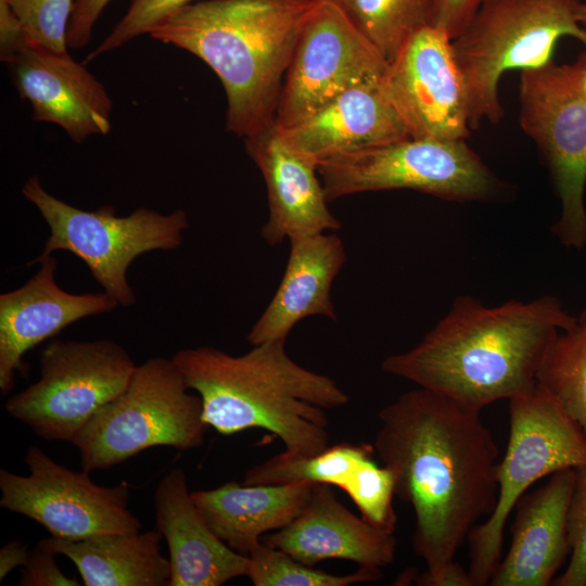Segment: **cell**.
I'll return each mask as SVG.
<instances>
[{
    "label": "cell",
    "instance_id": "cell-1",
    "mask_svg": "<svg viewBox=\"0 0 586 586\" xmlns=\"http://www.w3.org/2000/svg\"><path fill=\"white\" fill-rule=\"evenodd\" d=\"M373 448L415 513L413 550L426 568L455 560L498 496L499 450L480 411L429 390L405 392L379 411Z\"/></svg>",
    "mask_w": 586,
    "mask_h": 586
},
{
    "label": "cell",
    "instance_id": "cell-2",
    "mask_svg": "<svg viewBox=\"0 0 586 586\" xmlns=\"http://www.w3.org/2000/svg\"><path fill=\"white\" fill-rule=\"evenodd\" d=\"M575 322L552 295L495 307L459 296L415 347L387 356L381 367L481 412L531 388L552 342Z\"/></svg>",
    "mask_w": 586,
    "mask_h": 586
},
{
    "label": "cell",
    "instance_id": "cell-3",
    "mask_svg": "<svg viewBox=\"0 0 586 586\" xmlns=\"http://www.w3.org/2000/svg\"><path fill=\"white\" fill-rule=\"evenodd\" d=\"M285 341L238 356L212 346L184 348L171 359L201 397L208 426L222 435L264 429L281 440L285 454L311 457L329 446L324 410L345 406L349 397L330 377L295 362Z\"/></svg>",
    "mask_w": 586,
    "mask_h": 586
},
{
    "label": "cell",
    "instance_id": "cell-4",
    "mask_svg": "<svg viewBox=\"0 0 586 586\" xmlns=\"http://www.w3.org/2000/svg\"><path fill=\"white\" fill-rule=\"evenodd\" d=\"M318 0H203L156 25L150 36L186 50L218 76L228 131L252 137L275 123L301 30Z\"/></svg>",
    "mask_w": 586,
    "mask_h": 586
},
{
    "label": "cell",
    "instance_id": "cell-5",
    "mask_svg": "<svg viewBox=\"0 0 586 586\" xmlns=\"http://www.w3.org/2000/svg\"><path fill=\"white\" fill-rule=\"evenodd\" d=\"M582 0H485L453 49L468 95L470 127L504 116L498 97L501 76L553 62L560 38L570 36L586 49V28L577 13Z\"/></svg>",
    "mask_w": 586,
    "mask_h": 586
},
{
    "label": "cell",
    "instance_id": "cell-6",
    "mask_svg": "<svg viewBox=\"0 0 586 586\" xmlns=\"http://www.w3.org/2000/svg\"><path fill=\"white\" fill-rule=\"evenodd\" d=\"M174 360L153 357L79 433L74 446L81 469L106 470L155 446L180 451L201 446L208 424L201 397L189 392Z\"/></svg>",
    "mask_w": 586,
    "mask_h": 586
},
{
    "label": "cell",
    "instance_id": "cell-7",
    "mask_svg": "<svg viewBox=\"0 0 586 586\" xmlns=\"http://www.w3.org/2000/svg\"><path fill=\"white\" fill-rule=\"evenodd\" d=\"M586 466V434L537 382L509 399V437L497 464L493 512L468 536L469 573L488 585L500 559L504 531L517 502L535 482L560 470Z\"/></svg>",
    "mask_w": 586,
    "mask_h": 586
},
{
    "label": "cell",
    "instance_id": "cell-8",
    "mask_svg": "<svg viewBox=\"0 0 586 586\" xmlns=\"http://www.w3.org/2000/svg\"><path fill=\"white\" fill-rule=\"evenodd\" d=\"M22 194L36 206L50 229L38 257L55 251L71 252L122 307L136 303L127 279L130 264L143 253L178 249L189 227L183 209L161 214L139 207L127 216H117L112 205L79 209L46 191L36 176L24 183Z\"/></svg>",
    "mask_w": 586,
    "mask_h": 586
},
{
    "label": "cell",
    "instance_id": "cell-9",
    "mask_svg": "<svg viewBox=\"0 0 586 586\" xmlns=\"http://www.w3.org/2000/svg\"><path fill=\"white\" fill-rule=\"evenodd\" d=\"M318 173L328 201L398 189L456 202L483 201L499 184L466 140L407 137L322 160Z\"/></svg>",
    "mask_w": 586,
    "mask_h": 586
},
{
    "label": "cell",
    "instance_id": "cell-10",
    "mask_svg": "<svg viewBox=\"0 0 586 586\" xmlns=\"http://www.w3.org/2000/svg\"><path fill=\"white\" fill-rule=\"evenodd\" d=\"M40 378L4 404L5 411L47 441L74 443L90 420L128 385L137 367L111 340L49 343Z\"/></svg>",
    "mask_w": 586,
    "mask_h": 586
},
{
    "label": "cell",
    "instance_id": "cell-11",
    "mask_svg": "<svg viewBox=\"0 0 586 586\" xmlns=\"http://www.w3.org/2000/svg\"><path fill=\"white\" fill-rule=\"evenodd\" d=\"M520 123L536 143L560 200L551 232L566 247L586 246V97L573 63L521 72Z\"/></svg>",
    "mask_w": 586,
    "mask_h": 586
},
{
    "label": "cell",
    "instance_id": "cell-12",
    "mask_svg": "<svg viewBox=\"0 0 586 586\" xmlns=\"http://www.w3.org/2000/svg\"><path fill=\"white\" fill-rule=\"evenodd\" d=\"M27 475L0 470V506L42 525L53 537L81 539L107 533H135L140 520L129 509V485L94 483L89 471H74L31 446Z\"/></svg>",
    "mask_w": 586,
    "mask_h": 586
},
{
    "label": "cell",
    "instance_id": "cell-13",
    "mask_svg": "<svg viewBox=\"0 0 586 586\" xmlns=\"http://www.w3.org/2000/svg\"><path fill=\"white\" fill-rule=\"evenodd\" d=\"M388 62L330 0H318L298 36L286 69L275 126L293 127L337 95L380 79Z\"/></svg>",
    "mask_w": 586,
    "mask_h": 586
},
{
    "label": "cell",
    "instance_id": "cell-14",
    "mask_svg": "<svg viewBox=\"0 0 586 586\" xmlns=\"http://www.w3.org/2000/svg\"><path fill=\"white\" fill-rule=\"evenodd\" d=\"M382 87L410 138L469 137L464 81L453 40L441 29L429 24L416 29L388 63Z\"/></svg>",
    "mask_w": 586,
    "mask_h": 586
},
{
    "label": "cell",
    "instance_id": "cell-15",
    "mask_svg": "<svg viewBox=\"0 0 586 586\" xmlns=\"http://www.w3.org/2000/svg\"><path fill=\"white\" fill-rule=\"evenodd\" d=\"M40 268L22 286L0 295V390L7 395L17 373L25 374L24 355L69 324L105 314L118 304L105 292L74 294L55 280L58 260L36 257Z\"/></svg>",
    "mask_w": 586,
    "mask_h": 586
},
{
    "label": "cell",
    "instance_id": "cell-16",
    "mask_svg": "<svg viewBox=\"0 0 586 586\" xmlns=\"http://www.w3.org/2000/svg\"><path fill=\"white\" fill-rule=\"evenodd\" d=\"M8 65L35 120L60 126L77 143L110 133L113 103L105 87L68 52L33 46Z\"/></svg>",
    "mask_w": 586,
    "mask_h": 586
},
{
    "label": "cell",
    "instance_id": "cell-17",
    "mask_svg": "<svg viewBox=\"0 0 586 586\" xmlns=\"http://www.w3.org/2000/svg\"><path fill=\"white\" fill-rule=\"evenodd\" d=\"M244 142L267 187L269 217L260 233L269 245L341 228L328 208L317 162L292 149L275 123Z\"/></svg>",
    "mask_w": 586,
    "mask_h": 586
},
{
    "label": "cell",
    "instance_id": "cell-18",
    "mask_svg": "<svg viewBox=\"0 0 586 586\" xmlns=\"http://www.w3.org/2000/svg\"><path fill=\"white\" fill-rule=\"evenodd\" d=\"M576 469L549 475L547 482L515 505L511 543L488 585L549 586L571 553L569 509Z\"/></svg>",
    "mask_w": 586,
    "mask_h": 586
},
{
    "label": "cell",
    "instance_id": "cell-19",
    "mask_svg": "<svg viewBox=\"0 0 586 586\" xmlns=\"http://www.w3.org/2000/svg\"><path fill=\"white\" fill-rule=\"evenodd\" d=\"M262 542L314 566L323 560L342 559L358 566L382 569L393 563L397 543L385 532L348 510L331 485H313L301 513L286 526Z\"/></svg>",
    "mask_w": 586,
    "mask_h": 586
},
{
    "label": "cell",
    "instance_id": "cell-20",
    "mask_svg": "<svg viewBox=\"0 0 586 586\" xmlns=\"http://www.w3.org/2000/svg\"><path fill=\"white\" fill-rule=\"evenodd\" d=\"M373 445L340 443L311 457H295L284 451L250 468L244 484L309 482L337 486L374 526L395 533L397 514L393 507L394 477L385 466L372 458Z\"/></svg>",
    "mask_w": 586,
    "mask_h": 586
},
{
    "label": "cell",
    "instance_id": "cell-21",
    "mask_svg": "<svg viewBox=\"0 0 586 586\" xmlns=\"http://www.w3.org/2000/svg\"><path fill=\"white\" fill-rule=\"evenodd\" d=\"M154 504L156 528L169 552V586H221L246 576L249 556L215 534L195 505L181 468H173L162 477Z\"/></svg>",
    "mask_w": 586,
    "mask_h": 586
},
{
    "label": "cell",
    "instance_id": "cell-22",
    "mask_svg": "<svg viewBox=\"0 0 586 586\" xmlns=\"http://www.w3.org/2000/svg\"><path fill=\"white\" fill-rule=\"evenodd\" d=\"M289 242L279 286L246 335L252 346L286 340L294 326L309 316L337 320L331 286L347 258L343 240L331 231L294 237Z\"/></svg>",
    "mask_w": 586,
    "mask_h": 586
},
{
    "label": "cell",
    "instance_id": "cell-23",
    "mask_svg": "<svg viewBox=\"0 0 586 586\" xmlns=\"http://www.w3.org/2000/svg\"><path fill=\"white\" fill-rule=\"evenodd\" d=\"M277 130L292 149L317 164L409 137L383 90L382 78L356 85L302 123Z\"/></svg>",
    "mask_w": 586,
    "mask_h": 586
},
{
    "label": "cell",
    "instance_id": "cell-24",
    "mask_svg": "<svg viewBox=\"0 0 586 586\" xmlns=\"http://www.w3.org/2000/svg\"><path fill=\"white\" fill-rule=\"evenodd\" d=\"M309 482L239 484L234 481L213 489L192 492L203 517L233 550L249 555L262 535L290 524L307 504Z\"/></svg>",
    "mask_w": 586,
    "mask_h": 586
},
{
    "label": "cell",
    "instance_id": "cell-25",
    "mask_svg": "<svg viewBox=\"0 0 586 586\" xmlns=\"http://www.w3.org/2000/svg\"><path fill=\"white\" fill-rule=\"evenodd\" d=\"M157 528L81 539L43 538L37 545L68 558L85 586H169L170 563Z\"/></svg>",
    "mask_w": 586,
    "mask_h": 586
},
{
    "label": "cell",
    "instance_id": "cell-26",
    "mask_svg": "<svg viewBox=\"0 0 586 586\" xmlns=\"http://www.w3.org/2000/svg\"><path fill=\"white\" fill-rule=\"evenodd\" d=\"M544 387L586 434V308L575 324L561 331L536 375Z\"/></svg>",
    "mask_w": 586,
    "mask_h": 586
},
{
    "label": "cell",
    "instance_id": "cell-27",
    "mask_svg": "<svg viewBox=\"0 0 586 586\" xmlns=\"http://www.w3.org/2000/svg\"><path fill=\"white\" fill-rule=\"evenodd\" d=\"M390 63L406 39L429 24V0H330Z\"/></svg>",
    "mask_w": 586,
    "mask_h": 586
},
{
    "label": "cell",
    "instance_id": "cell-28",
    "mask_svg": "<svg viewBox=\"0 0 586 586\" xmlns=\"http://www.w3.org/2000/svg\"><path fill=\"white\" fill-rule=\"evenodd\" d=\"M246 576L254 586H349L375 582L381 578V569L358 566L347 575H335L313 569L290 555L263 542L249 555Z\"/></svg>",
    "mask_w": 586,
    "mask_h": 586
},
{
    "label": "cell",
    "instance_id": "cell-29",
    "mask_svg": "<svg viewBox=\"0 0 586 586\" xmlns=\"http://www.w3.org/2000/svg\"><path fill=\"white\" fill-rule=\"evenodd\" d=\"M36 47L67 51V28L75 0H4Z\"/></svg>",
    "mask_w": 586,
    "mask_h": 586
},
{
    "label": "cell",
    "instance_id": "cell-30",
    "mask_svg": "<svg viewBox=\"0 0 586 586\" xmlns=\"http://www.w3.org/2000/svg\"><path fill=\"white\" fill-rule=\"evenodd\" d=\"M191 2L192 0H130L124 16L105 39L88 54L86 62L118 49L143 34H150L166 17Z\"/></svg>",
    "mask_w": 586,
    "mask_h": 586
},
{
    "label": "cell",
    "instance_id": "cell-31",
    "mask_svg": "<svg viewBox=\"0 0 586 586\" xmlns=\"http://www.w3.org/2000/svg\"><path fill=\"white\" fill-rule=\"evenodd\" d=\"M570 561L556 586H586V466L576 469L575 486L569 509Z\"/></svg>",
    "mask_w": 586,
    "mask_h": 586
},
{
    "label": "cell",
    "instance_id": "cell-32",
    "mask_svg": "<svg viewBox=\"0 0 586 586\" xmlns=\"http://www.w3.org/2000/svg\"><path fill=\"white\" fill-rule=\"evenodd\" d=\"M55 553L37 545L29 551L26 563L21 569L20 586H78L77 579L68 577L60 569Z\"/></svg>",
    "mask_w": 586,
    "mask_h": 586
},
{
    "label": "cell",
    "instance_id": "cell-33",
    "mask_svg": "<svg viewBox=\"0 0 586 586\" xmlns=\"http://www.w3.org/2000/svg\"><path fill=\"white\" fill-rule=\"evenodd\" d=\"M432 25L449 36L457 38L469 25L485 0H429Z\"/></svg>",
    "mask_w": 586,
    "mask_h": 586
},
{
    "label": "cell",
    "instance_id": "cell-34",
    "mask_svg": "<svg viewBox=\"0 0 586 586\" xmlns=\"http://www.w3.org/2000/svg\"><path fill=\"white\" fill-rule=\"evenodd\" d=\"M111 0H75L67 28V47H86L92 38L93 27Z\"/></svg>",
    "mask_w": 586,
    "mask_h": 586
},
{
    "label": "cell",
    "instance_id": "cell-35",
    "mask_svg": "<svg viewBox=\"0 0 586 586\" xmlns=\"http://www.w3.org/2000/svg\"><path fill=\"white\" fill-rule=\"evenodd\" d=\"M29 47L33 43L20 18L4 0H0V60L10 64Z\"/></svg>",
    "mask_w": 586,
    "mask_h": 586
},
{
    "label": "cell",
    "instance_id": "cell-36",
    "mask_svg": "<svg viewBox=\"0 0 586 586\" xmlns=\"http://www.w3.org/2000/svg\"><path fill=\"white\" fill-rule=\"evenodd\" d=\"M419 586H475L469 573L461 564L455 560L426 568L416 578Z\"/></svg>",
    "mask_w": 586,
    "mask_h": 586
},
{
    "label": "cell",
    "instance_id": "cell-37",
    "mask_svg": "<svg viewBox=\"0 0 586 586\" xmlns=\"http://www.w3.org/2000/svg\"><path fill=\"white\" fill-rule=\"evenodd\" d=\"M27 546L18 540H11L0 549V581H3L11 571L22 568L29 556Z\"/></svg>",
    "mask_w": 586,
    "mask_h": 586
},
{
    "label": "cell",
    "instance_id": "cell-38",
    "mask_svg": "<svg viewBox=\"0 0 586 586\" xmlns=\"http://www.w3.org/2000/svg\"><path fill=\"white\" fill-rule=\"evenodd\" d=\"M577 82L584 95L586 97V49L579 54L573 63Z\"/></svg>",
    "mask_w": 586,
    "mask_h": 586
},
{
    "label": "cell",
    "instance_id": "cell-39",
    "mask_svg": "<svg viewBox=\"0 0 586 586\" xmlns=\"http://www.w3.org/2000/svg\"><path fill=\"white\" fill-rule=\"evenodd\" d=\"M577 18L581 25L586 28V2H582L577 13Z\"/></svg>",
    "mask_w": 586,
    "mask_h": 586
}]
</instances>
